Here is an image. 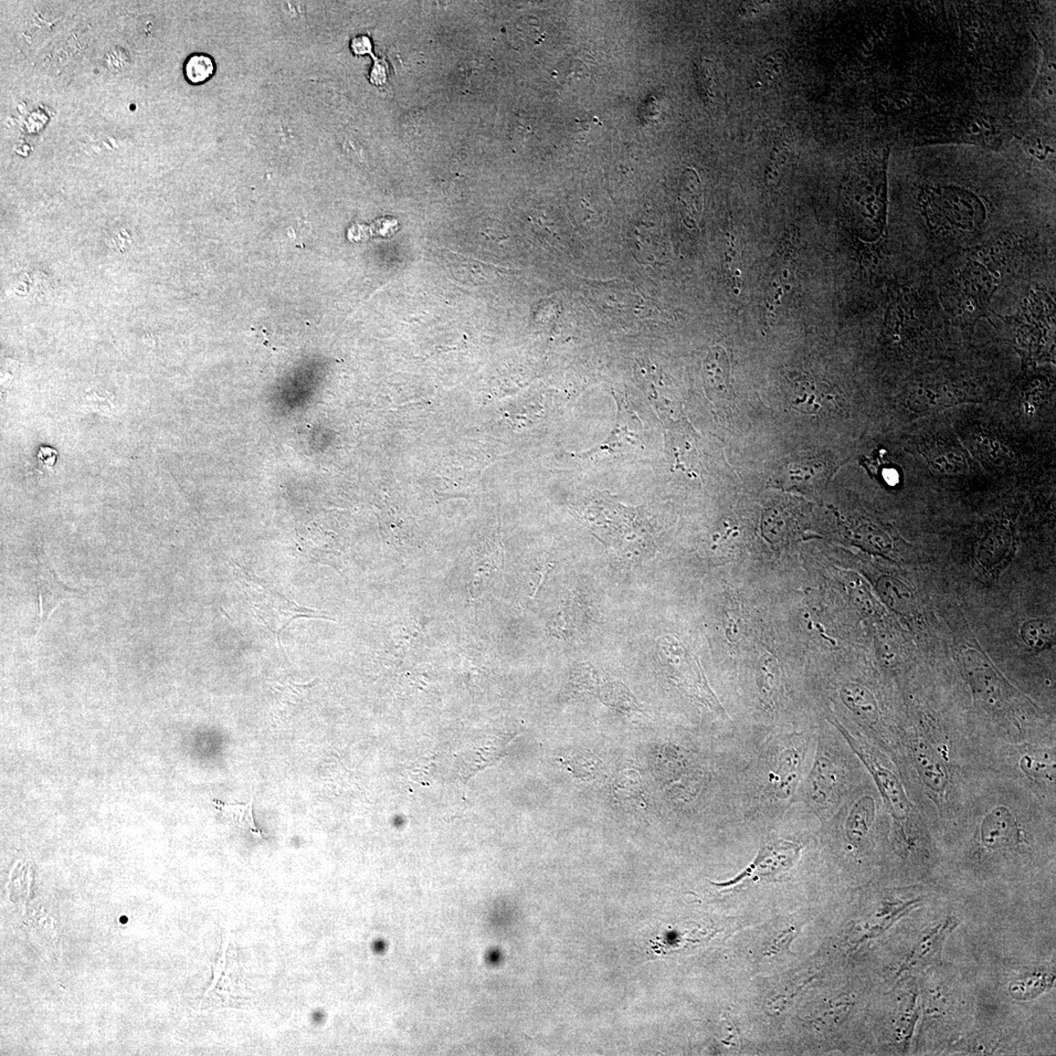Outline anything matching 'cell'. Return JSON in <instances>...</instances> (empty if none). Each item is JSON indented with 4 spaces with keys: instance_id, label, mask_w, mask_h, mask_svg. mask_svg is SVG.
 Returning <instances> with one entry per match:
<instances>
[{
    "instance_id": "22",
    "label": "cell",
    "mask_w": 1056,
    "mask_h": 1056,
    "mask_svg": "<svg viewBox=\"0 0 1056 1056\" xmlns=\"http://www.w3.org/2000/svg\"><path fill=\"white\" fill-rule=\"evenodd\" d=\"M351 48L355 55H368L372 51L371 40L366 36L355 37L351 42Z\"/></svg>"
},
{
    "instance_id": "8",
    "label": "cell",
    "mask_w": 1056,
    "mask_h": 1056,
    "mask_svg": "<svg viewBox=\"0 0 1056 1056\" xmlns=\"http://www.w3.org/2000/svg\"><path fill=\"white\" fill-rule=\"evenodd\" d=\"M838 783V775L830 760L819 754L807 781L808 796L816 805H826Z\"/></svg>"
},
{
    "instance_id": "24",
    "label": "cell",
    "mask_w": 1056,
    "mask_h": 1056,
    "mask_svg": "<svg viewBox=\"0 0 1056 1056\" xmlns=\"http://www.w3.org/2000/svg\"><path fill=\"white\" fill-rule=\"evenodd\" d=\"M370 81H371V82L378 87L382 86V84L386 82L387 68L383 62L377 60L375 61L372 71L370 72Z\"/></svg>"
},
{
    "instance_id": "20",
    "label": "cell",
    "mask_w": 1056,
    "mask_h": 1056,
    "mask_svg": "<svg viewBox=\"0 0 1056 1056\" xmlns=\"http://www.w3.org/2000/svg\"><path fill=\"white\" fill-rule=\"evenodd\" d=\"M215 802L217 808L223 812L225 816L234 822L239 828L251 832L253 836L263 838L262 832L256 825L255 816H253L252 801H250L246 805H226L221 804L218 800Z\"/></svg>"
},
{
    "instance_id": "18",
    "label": "cell",
    "mask_w": 1056,
    "mask_h": 1056,
    "mask_svg": "<svg viewBox=\"0 0 1056 1056\" xmlns=\"http://www.w3.org/2000/svg\"><path fill=\"white\" fill-rule=\"evenodd\" d=\"M216 72V62L206 53H193L183 66V72L189 83L202 84L213 78Z\"/></svg>"
},
{
    "instance_id": "5",
    "label": "cell",
    "mask_w": 1056,
    "mask_h": 1056,
    "mask_svg": "<svg viewBox=\"0 0 1056 1056\" xmlns=\"http://www.w3.org/2000/svg\"><path fill=\"white\" fill-rule=\"evenodd\" d=\"M36 585L39 601L38 631L44 626L53 610L63 600L72 599L81 594L80 590L70 588L63 583L55 570H52L42 563L38 564L36 570Z\"/></svg>"
},
{
    "instance_id": "1",
    "label": "cell",
    "mask_w": 1056,
    "mask_h": 1056,
    "mask_svg": "<svg viewBox=\"0 0 1056 1056\" xmlns=\"http://www.w3.org/2000/svg\"><path fill=\"white\" fill-rule=\"evenodd\" d=\"M235 573L253 615L277 637L279 646L282 632L295 619H330L317 610L299 606L247 570L240 568Z\"/></svg>"
},
{
    "instance_id": "9",
    "label": "cell",
    "mask_w": 1056,
    "mask_h": 1056,
    "mask_svg": "<svg viewBox=\"0 0 1056 1056\" xmlns=\"http://www.w3.org/2000/svg\"><path fill=\"white\" fill-rule=\"evenodd\" d=\"M966 667L975 688L988 702L1001 695V682L988 660L975 651L965 654Z\"/></svg>"
},
{
    "instance_id": "15",
    "label": "cell",
    "mask_w": 1056,
    "mask_h": 1056,
    "mask_svg": "<svg viewBox=\"0 0 1056 1056\" xmlns=\"http://www.w3.org/2000/svg\"><path fill=\"white\" fill-rule=\"evenodd\" d=\"M841 699L855 714L865 721L873 722L879 720V707L873 695L864 686L857 684H847L842 686Z\"/></svg>"
},
{
    "instance_id": "3",
    "label": "cell",
    "mask_w": 1056,
    "mask_h": 1056,
    "mask_svg": "<svg viewBox=\"0 0 1056 1056\" xmlns=\"http://www.w3.org/2000/svg\"><path fill=\"white\" fill-rule=\"evenodd\" d=\"M801 847L794 842L778 840L767 843L749 867L736 879L721 886L734 885L754 878H773L794 867L799 858Z\"/></svg>"
},
{
    "instance_id": "10",
    "label": "cell",
    "mask_w": 1056,
    "mask_h": 1056,
    "mask_svg": "<svg viewBox=\"0 0 1056 1056\" xmlns=\"http://www.w3.org/2000/svg\"><path fill=\"white\" fill-rule=\"evenodd\" d=\"M915 762L925 785L937 792L945 790L948 775L945 765L929 745L920 743L914 751Z\"/></svg>"
},
{
    "instance_id": "17",
    "label": "cell",
    "mask_w": 1056,
    "mask_h": 1056,
    "mask_svg": "<svg viewBox=\"0 0 1056 1056\" xmlns=\"http://www.w3.org/2000/svg\"><path fill=\"white\" fill-rule=\"evenodd\" d=\"M706 381L717 394L721 396L728 392V362L724 351L715 348L704 364Z\"/></svg>"
},
{
    "instance_id": "7",
    "label": "cell",
    "mask_w": 1056,
    "mask_h": 1056,
    "mask_svg": "<svg viewBox=\"0 0 1056 1056\" xmlns=\"http://www.w3.org/2000/svg\"><path fill=\"white\" fill-rule=\"evenodd\" d=\"M981 839L986 847L992 849L1015 844L1019 839L1016 817L1007 807L995 808L982 822Z\"/></svg>"
},
{
    "instance_id": "11",
    "label": "cell",
    "mask_w": 1056,
    "mask_h": 1056,
    "mask_svg": "<svg viewBox=\"0 0 1056 1056\" xmlns=\"http://www.w3.org/2000/svg\"><path fill=\"white\" fill-rule=\"evenodd\" d=\"M681 214L686 224L695 225L703 211V186L698 174L694 168H686L682 175L679 192Z\"/></svg>"
},
{
    "instance_id": "2",
    "label": "cell",
    "mask_w": 1056,
    "mask_h": 1056,
    "mask_svg": "<svg viewBox=\"0 0 1056 1056\" xmlns=\"http://www.w3.org/2000/svg\"><path fill=\"white\" fill-rule=\"evenodd\" d=\"M658 653L670 677L717 713L725 715L720 703L707 685L701 665L683 643L670 636L658 640Z\"/></svg>"
},
{
    "instance_id": "19",
    "label": "cell",
    "mask_w": 1056,
    "mask_h": 1056,
    "mask_svg": "<svg viewBox=\"0 0 1056 1056\" xmlns=\"http://www.w3.org/2000/svg\"><path fill=\"white\" fill-rule=\"evenodd\" d=\"M717 73L713 63L706 58L699 61L694 68V77L703 100L713 105L718 98Z\"/></svg>"
},
{
    "instance_id": "6",
    "label": "cell",
    "mask_w": 1056,
    "mask_h": 1056,
    "mask_svg": "<svg viewBox=\"0 0 1056 1056\" xmlns=\"http://www.w3.org/2000/svg\"><path fill=\"white\" fill-rule=\"evenodd\" d=\"M804 754L796 747H787L779 753L776 767L769 777L776 797L789 799L795 795L804 768Z\"/></svg>"
},
{
    "instance_id": "23",
    "label": "cell",
    "mask_w": 1056,
    "mask_h": 1056,
    "mask_svg": "<svg viewBox=\"0 0 1056 1056\" xmlns=\"http://www.w3.org/2000/svg\"><path fill=\"white\" fill-rule=\"evenodd\" d=\"M58 452L52 447L41 446L38 453V459L39 462L47 467H53L56 464Z\"/></svg>"
},
{
    "instance_id": "14",
    "label": "cell",
    "mask_w": 1056,
    "mask_h": 1056,
    "mask_svg": "<svg viewBox=\"0 0 1056 1056\" xmlns=\"http://www.w3.org/2000/svg\"><path fill=\"white\" fill-rule=\"evenodd\" d=\"M875 801L872 796H863L855 804L847 822V834L850 841L860 843L867 837L875 818Z\"/></svg>"
},
{
    "instance_id": "21",
    "label": "cell",
    "mask_w": 1056,
    "mask_h": 1056,
    "mask_svg": "<svg viewBox=\"0 0 1056 1056\" xmlns=\"http://www.w3.org/2000/svg\"><path fill=\"white\" fill-rule=\"evenodd\" d=\"M791 155V145L787 140L779 141L774 146L765 171L768 187L776 186L783 175Z\"/></svg>"
},
{
    "instance_id": "16",
    "label": "cell",
    "mask_w": 1056,
    "mask_h": 1056,
    "mask_svg": "<svg viewBox=\"0 0 1056 1056\" xmlns=\"http://www.w3.org/2000/svg\"><path fill=\"white\" fill-rule=\"evenodd\" d=\"M1021 637L1033 650H1043L1052 645L1055 639V626L1051 619H1034L1024 623Z\"/></svg>"
},
{
    "instance_id": "4",
    "label": "cell",
    "mask_w": 1056,
    "mask_h": 1056,
    "mask_svg": "<svg viewBox=\"0 0 1056 1056\" xmlns=\"http://www.w3.org/2000/svg\"><path fill=\"white\" fill-rule=\"evenodd\" d=\"M838 728L845 738L847 739L854 752L856 753L864 764L869 769L876 784H878L881 795L895 813V815L898 818H905L907 813H909L910 805L899 779L890 770L885 769L870 755L865 754L864 749L858 746L855 739L841 726L838 725Z\"/></svg>"
},
{
    "instance_id": "13",
    "label": "cell",
    "mask_w": 1056,
    "mask_h": 1056,
    "mask_svg": "<svg viewBox=\"0 0 1056 1056\" xmlns=\"http://www.w3.org/2000/svg\"><path fill=\"white\" fill-rule=\"evenodd\" d=\"M789 61L788 53L784 49H777L767 53L757 62L754 76V87L764 89L772 86L784 75Z\"/></svg>"
},
{
    "instance_id": "12",
    "label": "cell",
    "mask_w": 1056,
    "mask_h": 1056,
    "mask_svg": "<svg viewBox=\"0 0 1056 1056\" xmlns=\"http://www.w3.org/2000/svg\"><path fill=\"white\" fill-rule=\"evenodd\" d=\"M879 589L887 606L902 616L915 614L916 605L912 591L901 581L884 576L879 581Z\"/></svg>"
}]
</instances>
